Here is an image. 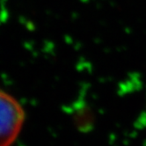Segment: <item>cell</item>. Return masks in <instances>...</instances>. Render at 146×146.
<instances>
[{"label":"cell","instance_id":"1","mask_svg":"<svg viewBox=\"0 0 146 146\" xmlns=\"http://www.w3.org/2000/svg\"><path fill=\"white\" fill-rule=\"evenodd\" d=\"M26 113L19 101L0 88V146H13L21 132Z\"/></svg>","mask_w":146,"mask_h":146}]
</instances>
